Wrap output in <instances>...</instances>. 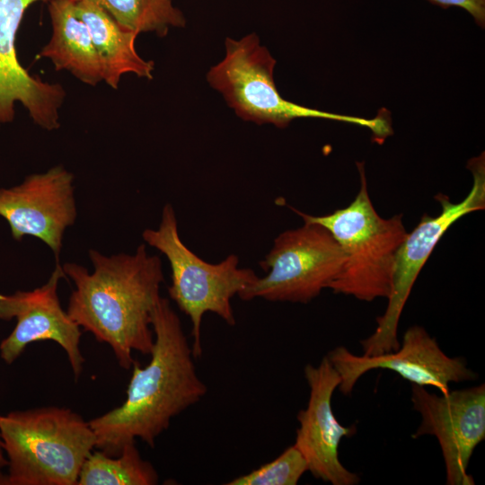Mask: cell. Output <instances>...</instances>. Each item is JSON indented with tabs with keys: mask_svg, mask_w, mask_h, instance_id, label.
I'll use <instances>...</instances> for the list:
<instances>
[{
	"mask_svg": "<svg viewBox=\"0 0 485 485\" xmlns=\"http://www.w3.org/2000/svg\"><path fill=\"white\" fill-rule=\"evenodd\" d=\"M154 340L149 363L132 365L126 400L89 421L95 447L117 456L123 446L141 439L154 447L172 419L198 403L207 387L198 377L191 345L167 298L160 297L152 313Z\"/></svg>",
	"mask_w": 485,
	"mask_h": 485,
	"instance_id": "6da1fadb",
	"label": "cell"
},
{
	"mask_svg": "<svg viewBox=\"0 0 485 485\" xmlns=\"http://www.w3.org/2000/svg\"><path fill=\"white\" fill-rule=\"evenodd\" d=\"M93 271L77 263L62 265L75 284L66 312L71 319L108 344L118 364L130 369L132 353L150 355L154 346L152 313L164 281L160 258L150 255L145 243L133 254L110 256L88 251Z\"/></svg>",
	"mask_w": 485,
	"mask_h": 485,
	"instance_id": "7a4b0ae2",
	"label": "cell"
},
{
	"mask_svg": "<svg viewBox=\"0 0 485 485\" xmlns=\"http://www.w3.org/2000/svg\"><path fill=\"white\" fill-rule=\"evenodd\" d=\"M0 437L8 467L0 485H77L96 445L89 421L56 406L0 415Z\"/></svg>",
	"mask_w": 485,
	"mask_h": 485,
	"instance_id": "3957f363",
	"label": "cell"
},
{
	"mask_svg": "<svg viewBox=\"0 0 485 485\" xmlns=\"http://www.w3.org/2000/svg\"><path fill=\"white\" fill-rule=\"evenodd\" d=\"M357 166L360 189L348 206L324 216L292 209L304 221L324 226L343 251L342 269L329 288L371 302L388 298L396 254L408 233L401 214L390 218L378 215L369 197L364 164Z\"/></svg>",
	"mask_w": 485,
	"mask_h": 485,
	"instance_id": "277c9868",
	"label": "cell"
},
{
	"mask_svg": "<svg viewBox=\"0 0 485 485\" xmlns=\"http://www.w3.org/2000/svg\"><path fill=\"white\" fill-rule=\"evenodd\" d=\"M276 59L252 32L240 39L226 38L225 56L209 68L206 78L227 105L242 120L258 125L286 128L300 118L323 119L368 128L381 143L392 133L388 119L331 113L289 101L282 97L274 81Z\"/></svg>",
	"mask_w": 485,
	"mask_h": 485,
	"instance_id": "5b68a950",
	"label": "cell"
},
{
	"mask_svg": "<svg viewBox=\"0 0 485 485\" xmlns=\"http://www.w3.org/2000/svg\"><path fill=\"white\" fill-rule=\"evenodd\" d=\"M142 238L165 255L169 261L172 284L168 293L190 320L192 354L195 359L200 358L204 314L214 313L228 325H235L231 300L254 282L258 276L251 269L240 268L236 255H228L215 264L196 255L180 237L178 221L171 204L163 207L157 229H145Z\"/></svg>",
	"mask_w": 485,
	"mask_h": 485,
	"instance_id": "8992f818",
	"label": "cell"
},
{
	"mask_svg": "<svg viewBox=\"0 0 485 485\" xmlns=\"http://www.w3.org/2000/svg\"><path fill=\"white\" fill-rule=\"evenodd\" d=\"M344 260L340 244L324 226L304 221L275 238L260 262L266 276L258 277L238 296L243 301L309 303L330 287Z\"/></svg>",
	"mask_w": 485,
	"mask_h": 485,
	"instance_id": "52a82bcc",
	"label": "cell"
},
{
	"mask_svg": "<svg viewBox=\"0 0 485 485\" xmlns=\"http://www.w3.org/2000/svg\"><path fill=\"white\" fill-rule=\"evenodd\" d=\"M473 177L468 195L458 203L439 193L436 196L442 211L436 216L424 215L419 225L408 234L400 246L392 270L388 304L377 318L375 331L360 341L363 355L375 356L396 350L400 347L397 336L401 314L414 282L442 236L458 219L485 207L484 154L472 158L467 164Z\"/></svg>",
	"mask_w": 485,
	"mask_h": 485,
	"instance_id": "ba28073f",
	"label": "cell"
},
{
	"mask_svg": "<svg viewBox=\"0 0 485 485\" xmlns=\"http://www.w3.org/2000/svg\"><path fill=\"white\" fill-rule=\"evenodd\" d=\"M411 401L421 416L412 437H436L445 465L446 484L473 485L467 468L474 449L485 438L484 384L441 395L411 384Z\"/></svg>",
	"mask_w": 485,
	"mask_h": 485,
	"instance_id": "9c48e42d",
	"label": "cell"
},
{
	"mask_svg": "<svg viewBox=\"0 0 485 485\" xmlns=\"http://www.w3.org/2000/svg\"><path fill=\"white\" fill-rule=\"evenodd\" d=\"M326 357L340 376L338 388L344 395L350 394L358 379L373 369L392 370L411 384L432 386L441 393L449 391L450 383L477 377L464 359L448 357L436 340L418 325L405 331L402 344L396 350L375 356H357L340 346Z\"/></svg>",
	"mask_w": 485,
	"mask_h": 485,
	"instance_id": "30bf717a",
	"label": "cell"
},
{
	"mask_svg": "<svg viewBox=\"0 0 485 485\" xmlns=\"http://www.w3.org/2000/svg\"><path fill=\"white\" fill-rule=\"evenodd\" d=\"M0 216L8 223L13 239H40L59 262L65 231L77 216L74 175L57 165L27 176L19 185L0 189Z\"/></svg>",
	"mask_w": 485,
	"mask_h": 485,
	"instance_id": "8fae6325",
	"label": "cell"
},
{
	"mask_svg": "<svg viewBox=\"0 0 485 485\" xmlns=\"http://www.w3.org/2000/svg\"><path fill=\"white\" fill-rule=\"evenodd\" d=\"M64 278L62 265L56 262L41 287L10 295L0 293V319H16L14 329L0 343V356L6 364L13 363L31 343L52 340L65 350L75 379H78L84 363L79 347L82 331L60 304L57 287Z\"/></svg>",
	"mask_w": 485,
	"mask_h": 485,
	"instance_id": "7c38bea8",
	"label": "cell"
},
{
	"mask_svg": "<svg viewBox=\"0 0 485 485\" xmlns=\"http://www.w3.org/2000/svg\"><path fill=\"white\" fill-rule=\"evenodd\" d=\"M304 377L310 395L306 408L297 414L299 428L295 445L316 479L332 485L357 484L359 477L348 471L339 458L341 439L352 436L357 431L355 425L343 427L332 410L331 399L340 384V376L325 356L317 366H305Z\"/></svg>",
	"mask_w": 485,
	"mask_h": 485,
	"instance_id": "4fadbf2b",
	"label": "cell"
},
{
	"mask_svg": "<svg viewBox=\"0 0 485 485\" xmlns=\"http://www.w3.org/2000/svg\"><path fill=\"white\" fill-rule=\"evenodd\" d=\"M39 1L0 0V129L15 117L21 104L40 128L52 131L60 127L59 110L66 92L31 75L20 63L16 52V35L27 9Z\"/></svg>",
	"mask_w": 485,
	"mask_h": 485,
	"instance_id": "5bb4252c",
	"label": "cell"
},
{
	"mask_svg": "<svg viewBox=\"0 0 485 485\" xmlns=\"http://www.w3.org/2000/svg\"><path fill=\"white\" fill-rule=\"evenodd\" d=\"M51 37L37 55L50 60L57 71H67L82 83L95 86L103 81L101 61L86 24L73 0H49Z\"/></svg>",
	"mask_w": 485,
	"mask_h": 485,
	"instance_id": "9a60e30c",
	"label": "cell"
},
{
	"mask_svg": "<svg viewBox=\"0 0 485 485\" xmlns=\"http://www.w3.org/2000/svg\"><path fill=\"white\" fill-rule=\"evenodd\" d=\"M74 3L78 16L90 31L102 67L103 81L110 87L118 89L126 74L153 78L154 63L144 59L136 49L137 33L120 25L91 0H75Z\"/></svg>",
	"mask_w": 485,
	"mask_h": 485,
	"instance_id": "2e32d148",
	"label": "cell"
},
{
	"mask_svg": "<svg viewBox=\"0 0 485 485\" xmlns=\"http://www.w3.org/2000/svg\"><path fill=\"white\" fill-rule=\"evenodd\" d=\"M158 481L155 468L142 458L133 441L117 456L93 451L81 468L77 485H154Z\"/></svg>",
	"mask_w": 485,
	"mask_h": 485,
	"instance_id": "e0dca14e",
	"label": "cell"
},
{
	"mask_svg": "<svg viewBox=\"0 0 485 485\" xmlns=\"http://www.w3.org/2000/svg\"><path fill=\"white\" fill-rule=\"evenodd\" d=\"M75 1V0H73ZM123 27L136 33L165 37L172 29L186 26L183 13L173 0H91Z\"/></svg>",
	"mask_w": 485,
	"mask_h": 485,
	"instance_id": "ac0fdd59",
	"label": "cell"
},
{
	"mask_svg": "<svg viewBox=\"0 0 485 485\" xmlns=\"http://www.w3.org/2000/svg\"><path fill=\"white\" fill-rule=\"evenodd\" d=\"M307 463L294 444L273 461L241 475L227 485H295L305 472Z\"/></svg>",
	"mask_w": 485,
	"mask_h": 485,
	"instance_id": "d6986e66",
	"label": "cell"
},
{
	"mask_svg": "<svg viewBox=\"0 0 485 485\" xmlns=\"http://www.w3.org/2000/svg\"><path fill=\"white\" fill-rule=\"evenodd\" d=\"M442 7L455 6L471 14L481 27L485 24V0H428Z\"/></svg>",
	"mask_w": 485,
	"mask_h": 485,
	"instance_id": "ffe728a7",
	"label": "cell"
},
{
	"mask_svg": "<svg viewBox=\"0 0 485 485\" xmlns=\"http://www.w3.org/2000/svg\"><path fill=\"white\" fill-rule=\"evenodd\" d=\"M7 467V459L6 456L4 454V450L2 447V441L0 437V477L3 475L2 470Z\"/></svg>",
	"mask_w": 485,
	"mask_h": 485,
	"instance_id": "44dd1931",
	"label": "cell"
}]
</instances>
